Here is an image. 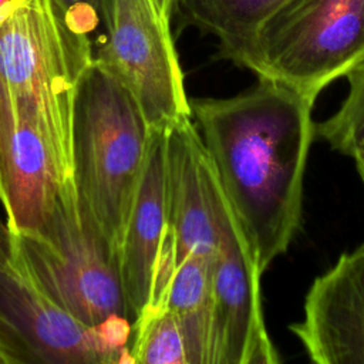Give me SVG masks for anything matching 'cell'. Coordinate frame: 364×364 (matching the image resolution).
<instances>
[{"label":"cell","instance_id":"9","mask_svg":"<svg viewBox=\"0 0 364 364\" xmlns=\"http://www.w3.org/2000/svg\"><path fill=\"white\" fill-rule=\"evenodd\" d=\"M262 276L256 255L228 199L213 264L212 364L280 361L264 323Z\"/></svg>","mask_w":364,"mask_h":364},{"label":"cell","instance_id":"7","mask_svg":"<svg viewBox=\"0 0 364 364\" xmlns=\"http://www.w3.org/2000/svg\"><path fill=\"white\" fill-rule=\"evenodd\" d=\"M165 181L166 225L148 306L162 303L191 253L216 257L219 249L228 198L192 117L165 131Z\"/></svg>","mask_w":364,"mask_h":364},{"label":"cell","instance_id":"2","mask_svg":"<svg viewBox=\"0 0 364 364\" xmlns=\"http://www.w3.org/2000/svg\"><path fill=\"white\" fill-rule=\"evenodd\" d=\"M92 63L88 34L74 28L54 0L0 6V109L24 111L38 122L67 181H74L77 92Z\"/></svg>","mask_w":364,"mask_h":364},{"label":"cell","instance_id":"10","mask_svg":"<svg viewBox=\"0 0 364 364\" xmlns=\"http://www.w3.org/2000/svg\"><path fill=\"white\" fill-rule=\"evenodd\" d=\"M290 331L313 363L364 364V242L313 280Z\"/></svg>","mask_w":364,"mask_h":364},{"label":"cell","instance_id":"13","mask_svg":"<svg viewBox=\"0 0 364 364\" xmlns=\"http://www.w3.org/2000/svg\"><path fill=\"white\" fill-rule=\"evenodd\" d=\"M286 0H175L181 26L198 28L218 41V58L256 70V41L264 21Z\"/></svg>","mask_w":364,"mask_h":364},{"label":"cell","instance_id":"6","mask_svg":"<svg viewBox=\"0 0 364 364\" xmlns=\"http://www.w3.org/2000/svg\"><path fill=\"white\" fill-rule=\"evenodd\" d=\"M105 40L94 61L131 95L148 127L168 131L192 117L171 26L155 0H107Z\"/></svg>","mask_w":364,"mask_h":364},{"label":"cell","instance_id":"3","mask_svg":"<svg viewBox=\"0 0 364 364\" xmlns=\"http://www.w3.org/2000/svg\"><path fill=\"white\" fill-rule=\"evenodd\" d=\"M152 129L131 95L95 61L75 100L74 183L118 260L144 173Z\"/></svg>","mask_w":364,"mask_h":364},{"label":"cell","instance_id":"17","mask_svg":"<svg viewBox=\"0 0 364 364\" xmlns=\"http://www.w3.org/2000/svg\"><path fill=\"white\" fill-rule=\"evenodd\" d=\"M65 13L68 23L82 33L95 28L98 18L102 20L107 0H54Z\"/></svg>","mask_w":364,"mask_h":364},{"label":"cell","instance_id":"15","mask_svg":"<svg viewBox=\"0 0 364 364\" xmlns=\"http://www.w3.org/2000/svg\"><path fill=\"white\" fill-rule=\"evenodd\" d=\"M129 354L134 364H188L181 323L166 304L148 306L132 321Z\"/></svg>","mask_w":364,"mask_h":364},{"label":"cell","instance_id":"1","mask_svg":"<svg viewBox=\"0 0 364 364\" xmlns=\"http://www.w3.org/2000/svg\"><path fill=\"white\" fill-rule=\"evenodd\" d=\"M313 105L270 77L232 97L191 98L192 119L263 273L300 229Z\"/></svg>","mask_w":364,"mask_h":364},{"label":"cell","instance_id":"11","mask_svg":"<svg viewBox=\"0 0 364 364\" xmlns=\"http://www.w3.org/2000/svg\"><path fill=\"white\" fill-rule=\"evenodd\" d=\"M65 182L38 122L23 111H0V203L9 229L17 236L37 233Z\"/></svg>","mask_w":364,"mask_h":364},{"label":"cell","instance_id":"16","mask_svg":"<svg viewBox=\"0 0 364 364\" xmlns=\"http://www.w3.org/2000/svg\"><path fill=\"white\" fill-rule=\"evenodd\" d=\"M348 91L338 109L316 124V136L333 151L353 156L364 145V61L347 75Z\"/></svg>","mask_w":364,"mask_h":364},{"label":"cell","instance_id":"14","mask_svg":"<svg viewBox=\"0 0 364 364\" xmlns=\"http://www.w3.org/2000/svg\"><path fill=\"white\" fill-rule=\"evenodd\" d=\"M213 264L215 257L191 253L173 273L161 303L181 323L188 364L213 361Z\"/></svg>","mask_w":364,"mask_h":364},{"label":"cell","instance_id":"19","mask_svg":"<svg viewBox=\"0 0 364 364\" xmlns=\"http://www.w3.org/2000/svg\"><path fill=\"white\" fill-rule=\"evenodd\" d=\"M156 10L162 21L168 26H171V20L173 17V9H175V0H155Z\"/></svg>","mask_w":364,"mask_h":364},{"label":"cell","instance_id":"5","mask_svg":"<svg viewBox=\"0 0 364 364\" xmlns=\"http://www.w3.org/2000/svg\"><path fill=\"white\" fill-rule=\"evenodd\" d=\"M361 61L364 0H286L259 31L255 74L316 101Z\"/></svg>","mask_w":364,"mask_h":364},{"label":"cell","instance_id":"4","mask_svg":"<svg viewBox=\"0 0 364 364\" xmlns=\"http://www.w3.org/2000/svg\"><path fill=\"white\" fill-rule=\"evenodd\" d=\"M16 240L31 276L57 307L129 347L132 317L118 260L80 202L74 181L63 185L44 226Z\"/></svg>","mask_w":364,"mask_h":364},{"label":"cell","instance_id":"21","mask_svg":"<svg viewBox=\"0 0 364 364\" xmlns=\"http://www.w3.org/2000/svg\"><path fill=\"white\" fill-rule=\"evenodd\" d=\"M0 198H1V186H0Z\"/></svg>","mask_w":364,"mask_h":364},{"label":"cell","instance_id":"8","mask_svg":"<svg viewBox=\"0 0 364 364\" xmlns=\"http://www.w3.org/2000/svg\"><path fill=\"white\" fill-rule=\"evenodd\" d=\"M0 323L28 346L37 364L134 363L128 346L102 330L81 324L46 296L1 216Z\"/></svg>","mask_w":364,"mask_h":364},{"label":"cell","instance_id":"18","mask_svg":"<svg viewBox=\"0 0 364 364\" xmlns=\"http://www.w3.org/2000/svg\"><path fill=\"white\" fill-rule=\"evenodd\" d=\"M36 361L28 346L7 326L0 323V364H33Z\"/></svg>","mask_w":364,"mask_h":364},{"label":"cell","instance_id":"20","mask_svg":"<svg viewBox=\"0 0 364 364\" xmlns=\"http://www.w3.org/2000/svg\"><path fill=\"white\" fill-rule=\"evenodd\" d=\"M353 161H354V165H355V169H357V173L361 179V183L364 186V145H361L354 154H353Z\"/></svg>","mask_w":364,"mask_h":364},{"label":"cell","instance_id":"12","mask_svg":"<svg viewBox=\"0 0 364 364\" xmlns=\"http://www.w3.org/2000/svg\"><path fill=\"white\" fill-rule=\"evenodd\" d=\"M166 225L165 131L151 132L146 162L118 253L132 321L149 304Z\"/></svg>","mask_w":364,"mask_h":364}]
</instances>
